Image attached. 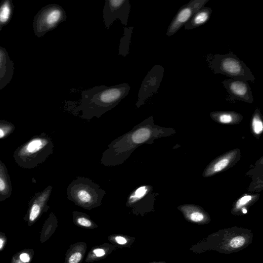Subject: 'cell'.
Listing matches in <instances>:
<instances>
[{
    "label": "cell",
    "instance_id": "30bf717a",
    "mask_svg": "<svg viewBox=\"0 0 263 263\" xmlns=\"http://www.w3.org/2000/svg\"><path fill=\"white\" fill-rule=\"evenodd\" d=\"M14 64L6 49L0 47V90L4 89L13 79Z\"/></svg>",
    "mask_w": 263,
    "mask_h": 263
},
{
    "label": "cell",
    "instance_id": "4316f807",
    "mask_svg": "<svg viewBox=\"0 0 263 263\" xmlns=\"http://www.w3.org/2000/svg\"><path fill=\"white\" fill-rule=\"evenodd\" d=\"M4 126V125H0V139L5 138L7 134V132L3 128Z\"/></svg>",
    "mask_w": 263,
    "mask_h": 263
},
{
    "label": "cell",
    "instance_id": "ac0fdd59",
    "mask_svg": "<svg viewBox=\"0 0 263 263\" xmlns=\"http://www.w3.org/2000/svg\"><path fill=\"white\" fill-rule=\"evenodd\" d=\"M4 173L2 169H0V193L3 194H7L9 192V186Z\"/></svg>",
    "mask_w": 263,
    "mask_h": 263
},
{
    "label": "cell",
    "instance_id": "8fae6325",
    "mask_svg": "<svg viewBox=\"0 0 263 263\" xmlns=\"http://www.w3.org/2000/svg\"><path fill=\"white\" fill-rule=\"evenodd\" d=\"M212 10L208 7H203L196 12L192 17L185 24V29L191 30L199 27L206 23L210 19Z\"/></svg>",
    "mask_w": 263,
    "mask_h": 263
},
{
    "label": "cell",
    "instance_id": "8992f818",
    "mask_svg": "<svg viewBox=\"0 0 263 263\" xmlns=\"http://www.w3.org/2000/svg\"><path fill=\"white\" fill-rule=\"evenodd\" d=\"M130 11L128 0H106L103 10L106 27L109 29L117 19L122 25H127Z\"/></svg>",
    "mask_w": 263,
    "mask_h": 263
},
{
    "label": "cell",
    "instance_id": "7402d4cb",
    "mask_svg": "<svg viewBox=\"0 0 263 263\" xmlns=\"http://www.w3.org/2000/svg\"><path fill=\"white\" fill-rule=\"evenodd\" d=\"M252 199V197L249 195H246L242 197L237 203V207L239 208L246 204Z\"/></svg>",
    "mask_w": 263,
    "mask_h": 263
},
{
    "label": "cell",
    "instance_id": "2e32d148",
    "mask_svg": "<svg viewBox=\"0 0 263 263\" xmlns=\"http://www.w3.org/2000/svg\"><path fill=\"white\" fill-rule=\"evenodd\" d=\"M230 162L229 157H225L217 162L213 167L212 172L215 173L220 172L225 168Z\"/></svg>",
    "mask_w": 263,
    "mask_h": 263
},
{
    "label": "cell",
    "instance_id": "6da1fadb",
    "mask_svg": "<svg viewBox=\"0 0 263 263\" xmlns=\"http://www.w3.org/2000/svg\"><path fill=\"white\" fill-rule=\"evenodd\" d=\"M130 89V86L124 83L112 86H97L84 90L74 112H81V118L83 119L100 118L117 106L128 95Z\"/></svg>",
    "mask_w": 263,
    "mask_h": 263
},
{
    "label": "cell",
    "instance_id": "7a4b0ae2",
    "mask_svg": "<svg viewBox=\"0 0 263 263\" xmlns=\"http://www.w3.org/2000/svg\"><path fill=\"white\" fill-rule=\"evenodd\" d=\"M153 134L148 120L136 125L108 145L102 154L101 163L106 167L121 165L139 146L149 142Z\"/></svg>",
    "mask_w": 263,
    "mask_h": 263
},
{
    "label": "cell",
    "instance_id": "d6986e66",
    "mask_svg": "<svg viewBox=\"0 0 263 263\" xmlns=\"http://www.w3.org/2000/svg\"><path fill=\"white\" fill-rule=\"evenodd\" d=\"M245 240L243 237L234 238L230 243V246L233 248H238L242 247L245 243Z\"/></svg>",
    "mask_w": 263,
    "mask_h": 263
},
{
    "label": "cell",
    "instance_id": "603a6c76",
    "mask_svg": "<svg viewBox=\"0 0 263 263\" xmlns=\"http://www.w3.org/2000/svg\"><path fill=\"white\" fill-rule=\"evenodd\" d=\"M190 218L192 221L195 222H199L204 219L203 215L199 212H194L190 215Z\"/></svg>",
    "mask_w": 263,
    "mask_h": 263
},
{
    "label": "cell",
    "instance_id": "cb8c5ba5",
    "mask_svg": "<svg viewBox=\"0 0 263 263\" xmlns=\"http://www.w3.org/2000/svg\"><path fill=\"white\" fill-rule=\"evenodd\" d=\"M94 253L98 257H101L106 254L105 251L103 249H96L93 251Z\"/></svg>",
    "mask_w": 263,
    "mask_h": 263
},
{
    "label": "cell",
    "instance_id": "e0dca14e",
    "mask_svg": "<svg viewBox=\"0 0 263 263\" xmlns=\"http://www.w3.org/2000/svg\"><path fill=\"white\" fill-rule=\"evenodd\" d=\"M41 207L38 203L32 205L29 215V220L31 221L35 220L40 213Z\"/></svg>",
    "mask_w": 263,
    "mask_h": 263
},
{
    "label": "cell",
    "instance_id": "ffe728a7",
    "mask_svg": "<svg viewBox=\"0 0 263 263\" xmlns=\"http://www.w3.org/2000/svg\"><path fill=\"white\" fill-rule=\"evenodd\" d=\"M82 256L81 252H75L69 257V263H78L81 260Z\"/></svg>",
    "mask_w": 263,
    "mask_h": 263
},
{
    "label": "cell",
    "instance_id": "83f0119b",
    "mask_svg": "<svg viewBox=\"0 0 263 263\" xmlns=\"http://www.w3.org/2000/svg\"><path fill=\"white\" fill-rule=\"evenodd\" d=\"M4 243V241L2 239H0V249H1L3 247Z\"/></svg>",
    "mask_w": 263,
    "mask_h": 263
},
{
    "label": "cell",
    "instance_id": "52a82bcc",
    "mask_svg": "<svg viewBox=\"0 0 263 263\" xmlns=\"http://www.w3.org/2000/svg\"><path fill=\"white\" fill-rule=\"evenodd\" d=\"M164 70L161 65H156L144 79L138 94L137 107L145 104L148 99L157 92L164 75Z\"/></svg>",
    "mask_w": 263,
    "mask_h": 263
},
{
    "label": "cell",
    "instance_id": "44dd1931",
    "mask_svg": "<svg viewBox=\"0 0 263 263\" xmlns=\"http://www.w3.org/2000/svg\"><path fill=\"white\" fill-rule=\"evenodd\" d=\"M77 222L79 225L86 227H90L92 225V222L84 216H80L77 218Z\"/></svg>",
    "mask_w": 263,
    "mask_h": 263
},
{
    "label": "cell",
    "instance_id": "ba28073f",
    "mask_svg": "<svg viewBox=\"0 0 263 263\" xmlns=\"http://www.w3.org/2000/svg\"><path fill=\"white\" fill-rule=\"evenodd\" d=\"M209 0H191L181 8L171 22L166 34L168 37L174 35L192 16L205 7Z\"/></svg>",
    "mask_w": 263,
    "mask_h": 263
},
{
    "label": "cell",
    "instance_id": "5bb4252c",
    "mask_svg": "<svg viewBox=\"0 0 263 263\" xmlns=\"http://www.w3.org/2000/svg\"><path fill=\"white\" fill-rule=\"evenodd\" d=\"M212 116L221 123L226 124L232 122L240 117V115L234 112H214L212 113Z\"/></svg>",
    "mask_w": 263,
    "mask_h": 263
},
{
    "label": "cell",
    "instance_id": "9a60e30c",
    "mask_svg": "<svg viewBox=\"0 0 263 263\" xmlns=\"http://www.w3.org/2000/svg\"><path fill=\"white\" fill-rule=\"evenodd\" d=\"M258 111H256L252 119V127L254 133L256 135L260 134L262 131L263 124L260 118Z\"/></svg>",
    "mask_w": 263,
    "mask_h": 263
},
{
    "label": "cell",
    "instance_id": "277c9868",
    "mask_svg": "<svg viewBox=\"0 0 263 263\" xmlns=\"http://www.w3.org/2000/svg\"><path fill=\"white\" fill-rule=\"evenodd\" d=\"M209 67L214 74H222L236 80L244 82L255 80L250 69L233 52L216 54L210 62Z\"/></svg>",
    "mask_w": 263,
    "mask_h": 263
},
{
    "label": "cell",
    "instance_id": "3957f363",
    "mask_svg": "<svg viewBox=\"0 0 263 263\" xmlns=\"http://www.w3.org/2000/svg\"><path fill=\"white\" fill-rule=\"evenodd\" d=\"M68 199L84 208H93L102 204L106 192L90 179L79 177L67 188Z\"/></svg>",
    "mask_w": 263,
    "mask_h": 263
},
{
    "label": "cell",
    "instance_id": "d4e9b609",
    "mask_svg": "<svg viewBox=\"0 0 263 263\" xmlns=\"http://www.w3.org/2000/svg\"><path fill=\"white\" fill-rule=\"evenodd\" d=\"M21 260L24 262H27L30 260L29 255L27 253H22L20 255Z\"/></svg>",
    "mask_w": 263,
    "mask_h": 263
},
{
    "label": "cell",
    "instance_id": "9c48e42d",
    "mask_svg": "<svg viewBox=\"0 0 263 263\" xmlns=\"http://www.w3.org/2000/svg\"><path fill=\"white\" fill-rule=\"evenodd\" d=\"M222 83L233 100L250 104L253 103V97L251 89L247 82L230 78L225 80Z\"/></svg>",
    "mask_w": 263,
    "mask_h": 263
},
{
    "label": "cell",
    "instance_id": "5b68a950",
    "mask_svg": "<svg viewBox=\"0 0 263 263\" xmlns=\"http://www.w3.org/2000/svg\"><path fill=\"white\" fill-rule=\"evenodd\" d=\"M67 18L66 12L61 6L56 4L46 6L36 14L33 20L35 35L38 38L43 37Z\"/></svg>",
    "mask_w": 263,
    "mask_h": 263
},
{
    "label": "cell",
    "instance_id": "7c38bea8",
    "mask_svg": "<svg viewBox=\"0 0 263 263\" xmlns=\"http://www.w3.org/2000/svg\"><path fill=\"white\" fill-rule=\"evenodd\" d=\"M14 6L12 0H4L0 3V31L11 21Z\"/></svg>",
    "mask_w": 263,
    "mask_h": 263
},
{
    "label": "cell",
    "instance_id": "484cf974",
    "mask_svg": "<svg viewBox=\"0 0 263 263\" xmlns=\"http://www.w3.org/2000/svg\"><path fill=\"white\" fill-rule=\"evenodd\" d=\"M116 241L118 244L121 245L125 244L127 242L126 239L121 237H117Z\"/></svg>",
    "mask_w": 263,
    "mask_h": 263
},
{
    "label": "cell",
    "instance_id": "f1b7e54d",
    "mask_svg": "<svg viewBox=\"0 0 263 263\" xmlns=\"http://www.w3.org/2000/svg\"><path fill=\"white\" fill-rule=\"evenodd\" d=\"M243 212L245 214V213H247V210H246L245 209H244L243 210Z\"/></svg>",
    "mask_w": 263,
    "mask_h": 263
},
{
    "label": "cell",
    "instance_id": "4fadbf2b",
    "mask_svg": "<svg viewBox=\"0 0 263 263\" xmlns=\"http://www.w3.org/2000/svg\"><path fill=\"white\" fill-rule=\"evenodd\" d=\"M134 29V26L124 28V35L120 40L118 54L123 57H125L129 54L131 37Z\"/></svg>",
    "mask_w": 263,
    "mask_h": 263
}]
</instances>
